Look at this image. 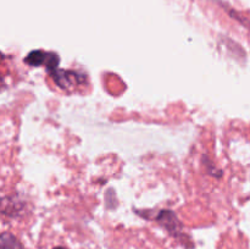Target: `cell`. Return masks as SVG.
Here are the masks:
<instances>
[{"instance_id":"6da1fadb","label":"cell","mask_w":250,"mask_h":249,"mask_svg":"<svg viewBox=\"0 0 250 249\" xmlns=\"http://www.w3.org/2000/svg\"><path fill=\"white\" fill-rule=\"evenodd\" d=\"M24 62L28 63L29 66H33V67L44 65L50 72H53V71L58 70L60 59L54 53H44L42 50H33L26 56Z\"/></svg>"},{"instance_id":"277c9868","label":"cell","mask_w":250,"mask_h":249,"mask_svg":"<svg viewBox=\"0 0 250 249\" xmlns=\"http://www.w3.org/2000/svg\"><path fill=\"white\" fill-rule=\"evenodd\" d=\"M0 249H23V247L14 234L4 232L0 238Z\"/></svg>"},{"instance_id":"3957f363","label":"cell","mask_w":250,"mask_h":249,"mask_svg":"<svg viewBox=\"0 0 250 249\" xmlns=\"http://www.w3.org/2000/svg\"><path fill=\"white\" fill-rule=\"evenodd\" d=\"M158 220L165 228H167L173 234H176V232H178L181 227L176 215L172 211H168V210L167 211H161V214L158 216Z\"/></svg>"},{"instance_id":"7a4b0ae2","label":"cell","mask_w":250,"mask_h":249,"mask_svg":"<svg viewBox=\"0 0 250 249\" xmlns=\"http://www.w3.org/2000/svg\"><path fill=\"white\" fill-rule=\"evenodd\" d=\"M51 73V77L56 82V84L60 85L61 88H68L72 85H77L81 82V77L77 72H72V71H62V70H55Z\"/></svg>"},{"instance_id":"5b68a950","label":"cell","mask_w":250,"mask_h":249,"mask_svg":"<svg viewBox=\"0 0 250 249\" xmlns=\"http://www.w3.org/2000/svg\"><path fill=\"white\" fill-rule=\"evenodd\" d=\"M54 249H66V248H63V247H56V248H54Z\"/></svg>"}]
</instances>
